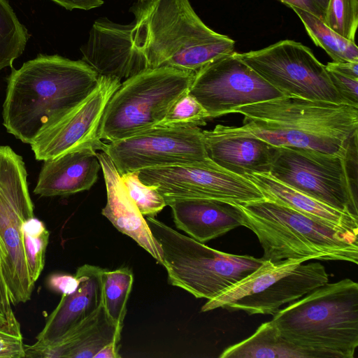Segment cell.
I'll use <instances>...</instances> for the list:
<instances>
[{
  "label": "cell",
  "instance_id": "obj_33",
  "mask_svg": "<svg viewBox=\"0 0 358 358\" xmlns=\"http://www.w3.org/2000/svg\"><path fill=\"white\" fill-rule=\"evenodd\" d=\"M292 8L306 11L324 22L330 0H278Z\"/></svg>",
  "mask_w": 358,
  "mask_h": 358
},
{
  "label": "cell",
  "instance_id": "obj_9",
  "mask_svg": "<svg viewBox=\"0 0 358 358\" xmlns=\"http://www.w3.org/2000/svg\"><path fill=\"white\" fill-rule=\"evenodd\" d=\"M34 204L22 157L7 145L0 146V241L3 257L0 269L10 303L31 299V281L24 255L23 225L34 217Z\"/></svg>",
  "mask_w": 358,
  "mask_h": 358
},
{
  "label": "cell",
  "instance_id": "obj_8",
  "mask_svg": "<svg viewBox=\"0 0 358 358\" xmlns=\"http://www.w3.org/2000/svg\"><path fill=\"white\" fill-rule=\"evenodd\" d=\"M304 259L266 260L251 274L218 296L208 300L201 312L216 308L243 310L249 315H274L329 282L325 267L320 263L303 264Z\"/></svg>",
  "mask_w": 358,
  "mask_h": 358
},
{
  "label": "cell",
  "instance_id": "obj_15",
  "mask_svg": "<svg viewBox=\"0 0 358 358\" xmlns=\"http://www.w3.org/2000/svg\"><path fill=\"white\" fill-rule=\"evenodd\" d=\"M120 81L100 76L96 88L81 103L30 144L35 158L45 161L85 148L101 151L104 143L99 137V127L106 106Z\"/></svg>",
  "mask_w": 358,
  "mask_h": 358
},
{
  "label": "cell",
  "instance_id": "obj_14",
  "mask_svg": "<svg viewBox=\"0 0 358 358\" xmlns=\"http://www.w3.org/2000/svg\"><path fill=\"white\" fill-rule=\"evenodd\" d=\"M188 93L205 108L209 118L231 113L238 106L284 96L243 62L236 52L196 71Z\"/></svg>",
  "mask_w": 358,
  "mask_h": 358
},
{
  "label": "cell",
  "instance_id": "obj_11",
  "mask_svg": "<svg viewBox=\"0 0 358 358\" xmlns=\"http://www.w3.org/2000/svg\"><path fill=\"white\" fill-rule=\"evenodd\" d=\"M236 56L284 96L347 104L325 66L301 43L282 40Z\"/></svg>",
  "mask_w": 358,
  "mask_h": 358
},
{
  "label": "cell",
  "instance_id": "obj_27",
  "mask_svg": "<svg viewBox=\"0 0 358 358\" xmlns=\"http://www.w3.org/2000/svg\"><path fill=\"white\" fill-rule=\"evenodd\" d=\"M49 236L50 233L45 224L34 216L29 218L24 223V250L29 275L34 284L44 267Z\"/></svg>",
  "mask_w": 358,
  "mask_h": 358
},
{
  "label": "cell",
  "instance_id": "obj_28",
  "mask_svg": "<svg viewBox=\"0 0 358 358\" xmlns=\"http://www.w3.org/2000/svg\"><path fill=\"white\" fill-rule=\"evenodd\" d=\"M120 176L131 198L143 215L155 217L167 206L155 186L146 185L139 179L138 171Z\"/></svg>",
  "mask_w": 358,
  "mask_h": 358
},
{
  "label": "cell",
  "instance_id": "obj_17",
  "mask_svg": "<svg viewBox=\"0 0 358 358\" xmlns=\"http://www.w3.org/2000/svg\"><path fill=\"white\" fill-rule=\"evenodd\" d=\"M106 187L107 202L101 210L113 225L135 241L159 264L163 263L162 250L139 211L110 157L97 152Z\"/></svg>",
  "mask_w": 358,
  "mask_h": 358
},
{
  "label": "cell",
  "instance_id": "obj_29",
  "mask_svg": "<svg viewBox=\"0 0 358 358\" xmlns=\"http://www.w3.org/2000/svg\"><path fill=\"white\" fill-rule=\"evenodd\" d=\"M324 23L342 37L355 41L358 0H330Z\"/></svg>",
  "mask_w": 358,
  "mask_h": 358
},
{
  "label": "cell",
  "instance_id": "obj_25",
  "mask_svg": "<svg viewBox=\"0 0 358 358\" xmlns=\"http://www.w3.org/2000/svg\"><path fill=\"white\" fill-rule=\"evenodd\" d=\"M101 278L102 304L105 311L108 317L122 329L134 282L133 273L127 268L113 271L103 268Z\"/></svg>",
  "mask_w": 358,
  "mask_h": 358
},
{
  "label": "cell",
  "instance_id": "obj_18",
  "mask_svg": "<svg viewBox=\"0 0 358 358\" xmlns=\"http://www.w3.org/2000/svg\"><path fill=\"white\" fill-rule=\"evenodd\" d=\"M103 270L90 264H84L77 269L75 274L78 280L77 289L71 294H62L43 329L36 336V341L47 343L59 338L99 309L102 305Z\"/></svg>",
  "mask_w": 358,
  "mask_h": 358
},
{
  "label": "cell",
  "instance_id": "obj_26",
  "mask_svg": "<svg viewBox=\"0 0 358 358\" xmlns=\"http://www.w3.org/2000/svg\"><path fill=\"white\" fill-rule=\"evenodd\" d=\"M28 39L27 29L8 0H0V71L12 67L14 60L22 54Z\"/></svg>",
  "mask_w": 358,
  "mask_h": 358
},
{
  "label": "cell",
  "instance_id": "obj_12",
  "mask_svg": "<svg viewBox=\"0 0 358 358\" xmlns=\"http://www.w3.org/2000/svg\"><path fill=\"white\" fill-rule=\"evenodd\" d=\"M101 151L120 175L169 166H213L203 130L196 125H157L130 137L104 143Z\"/></svg>",
  "mask_w": 358,
  "mask_h": 358
},
{
  "label": "cell",
  "instance_id": "obj_39",
  "mask_svg": "<svg viewBox=\"0 0 358 358\" xmlns=\"http://www.w3.org/2000/svg\"><path fill=\"white\" fill-rule=\"evenodd\" d=\"M2 257H3V251H2L1 243V241H0V262H1V260L2 259Z\"/></svg>",
  "mask_w": 358,
  "mask_h": 358
},
{
  "label": "cell",
  "instance_id": "obj_38",
  "mask_svg": "<svg viewBox=\"0 0 358 358\" xmlns=\"http://www.w3.org/2000/svg\"><path fill=\"white\" fill-rule=\"evenodd\" d=\"M119 340L113 341L106 345L94 357V358H120L121 356L118 353L117 343Z\"/></svg>",
  "mask_w": 358,
  "mask_h": 358
},
{
  "label": "cell",
  "instance_id": "obj_5",
  "mask_svg": "<svg viewBox=\"0 0 358 358\" xmlns=\"http://www.w3.org/2000/svg\"><path fill=\"white\" fill-rule=\"evenodd\" d=\"M233 203L241 213L242 226L258 238L265 260L304 259L358 264L357 237L268 199Z\"/></svg>",
  "mask_w": 358,
  "mask_h": 358
},
{
  "label": "cell",
  "instance_id": "obj_34",
  "mask_svg": "<svg viewBox=\"0 0 358 358\" xmlns=\"http://www.w3.org/2000/svg\"><path fill=\"white\" fill-rule=\"evenodd\" d=\"M48 284L50 289L62 294L73 293L78 287V280L75 275L53 274L50 276Z\"/></svg>",
  "mask_w": 358,
  "mask_h": 358
},
{
  "label": "cell",
  "instance_id": "obj_20",
  "mask_svg": "<svg viewBox=\"0 0 358 358\" xmlns=\"http://www.w3.org/2000/svg\"><path fill=\"white\" fill-rule=\"evenodd\" d=\"M206 149L217 165L235 174L269 173L274 147L259 138L203 130Z\"/></svg>",
  "mask_w": 358,
  "mask_h": 358
},
{
  "label": "cell",
  "instance_id": "obj_19",
  "mask_svg": "<svg viewBox=\"0 0 358 358\" xmlns=\"http://www.w3.org/2000/svg\"><path fill=\"white\" fill-rule=\"evenodd\" d=\"M34 192L41 196H68L96 182L101 164L97 151L85 148L43 161Z\"/></svg>",
  "mask_w": 358,
  "mask_h": 358
},
{
  "label": "cell",
  "instance_id": "obj_35",
  "mask_svg": "<svg viewBox=\"0 0 358 358\" xmlns=\"http://www.w3.org/2000/svg\"><path fill=\"white\" fill-rule=\"evenodd\" d=\"M327 71L358 79V62H332L325 66Z\"/></svg>",
  "mask_w": 358,
  "mask_h": 358
},
{
  "label": "cell",
  "instance_id": "obj_37",
  "mask_svg": "<svg viewBox=\"0 0 358 358\" xmlns=\"http://www.w3.org/2000/svg\"><path fill=\"white\" fill-rule=\"evenodd\" d=\"M0 313L8 318L15 317L8 297V289L0 269Z\"/></svg>",
  "mask_w": 358,
  "mask_h": 358
},
{
  "label": "cell",
  "instance_id": "obj_2",
  "mask_svg": "<svg viewBox=\"0 0 358 358\" xmlns=\"http://www.w3.org/2000/svg\"><path fill=\"white\" fill-rule=\"evenodd\" d=\"M231 113L243 115L241 127L217 124L214 129L276 148L347 155L357 147L358 108L351 105L284 96L238 106Z\"/></svg>",
  "mask_w": 358,
  "mask_h": 358
},
{
  "label": "cell",
  "instance_id": "obj_7",
  "mask_svg": "<svg viewBox=\"0 0 358 358\" xmlns=\"http://www.w3.org/2000/svg\"><path fill=\"white\" fill-rule=\"evenodd\" d=\"M195 72L170 66L147 69L123 83L109 99L99 127L108 142L159 125L173 105L189 91Z\"/></svg>",
  "mask_w": 358,
  "mask_h": 358
},
{
  "label": "cell",
  "instance_id": "obj_32",
  "mask_svg": "<svg viewBox=\"0 0 358 358\" xmlns=\"http://www.w3.org/2000/svg\"><path fill=\"white\" fill-rule=\"evenodd\" d=\"M327 71L334 86L345 102L358 108V79Z\"/></svg>",
  "mask_w": 358,
  "mask_h": 358
},
{
  "label": "cell",
  "instance_id": "obj_1",
  "mask_svg": "<svg viewBox=\"0 0 358 358\" xmlns=\"http://www.w3.org/2000/svg\"><path fill=\"white\" fill-rule=\"evenodd\" d=\"M100 76L83 60L38 55L13 69L7 79L3 124L31 144L74 110L97 87Z\"/></svg>",
  "mask_w": 358,
  "mask_h": 358
},
{
  "label": "cell",
  "instance_id": "obj_30",
  "mask_svg": "<svg viewBox=\"0 0 358 358\" xmlns=\"http://www.w3.org/2000/svg\"><path fill=\"white\" fill-rule=\"evenodd\" d=\"M208 113L191 94L185 93L173 105L159 125H205Z\"/></svg>",
  "mask_w": 358,
  "mask_h": 358
},
{
  "label": "cell",
  "instance_id": "obj_22",
  "mask_svg": "<svg viewBox=\"0 0 358 358\" xmlns=\"http://www.w3.org/2000/svg\"><path fill=\"white\" fill-rule=\"evenodd\" d=\"M262 193L265 199L290 207L352 236L358 235V216L338 210L282 182L270 173L244 176Z\"/></svg>",
  "mask_w": 358,
  "mask_h": 358
},
{
  "label": "cell",
  "instance_id": "obj_23",
  "mask_svg": "<svg viewBox=\"0 0 358 358\" xmlns=\"http://www.w3.org/2000/svg\"><path fill=\"white\" fill-rule=\"evenodd\" d=\"M221 358H310L287 341L271 320L262 323L248 338L226 348Z\"/></svg>",
  "mask_w": 358,
  "mask_h": 358
},
{
  "label": "cell",
  "instance_id": "obj_3",
  "mask_svg": "<svg viewBox=\"0 0 358 358\" xmlns=\"http://www.w3.org/2000/svg\"><path fill=\"white\" fill-rule=\"evenodd\" d=\"M134 14L129 24L131 45L148 69L170 66L196 72L236 52L235 41L206 25L189 0H146Z\"/></svg>",
  "mask_w": 358,
  "mask_h": 358
},
{
  "label": "cell",
  "instance_id": "obj_31",
  "mask_svg": "<svg viewBox=\"0 0 358 358\" xmlns=\"http://www.w3.org/2000/svg\"><path fill=\"white\" fill-rule=\"evenodd\" d=\"M22 357H25L24 344L18 320L0 313V358Z\"/></svg>",
  "mask_w": 358,
  "mask_h": 358
},
{
  "label": "cell",
  "instance_id": "obj_10",
  "mask_svg": "<svg viewBox=\"0 0 358 358\" xmlns=\"http://www.w3.org/2000/svg\"><path fill=\"white\" fill-rule=\"evenodd\" d=\"M353 150L343 155L294 147H274L269 173L305 194L358 216L350 168Z\"/></svg>",
  "mask_w": 358,
  "mask_h": 358
},
{
  "label": "cell",
  "instance_id": "obj_36",
  "mask_svg": "<svg viewBox=\"0 0 358 358\" xmlns=\"http://www.w3.org/2000/svg\"><path fill=\"white\" fill-rule=\"evenodd\" d=\"M67 10L81 9L88 10L101 6L103 0H51Z\"/></svg>",
  "mask_w": 358,
  "mask_h": 358
},
{
  "label": "cell",
  "instance_id": "obj_16",
  "mask_svg": "<svg viewBox=\"0 0 358 358\" xmlns=\"http://www.w3.org/2000/svg\"><path fill=\"white\" fill-rule=\"evenodd\" d=\"M129 24L106 19L96 21L81 48L82 60L99 76L126 80L147 69L142 56L131 45Z\"/></svg>",
  "mask_w": 358,
  "mask_h": 358
},
{
  "label": "cell",
  "instance_id": "obj_13",
  "mask_svg": "<svg viewBox=\"0 0 358 358\" xmlns=\"http://www.w3.org/2000/svg\"><path fill=\"white\" fill-rule=\"evenodd\" d=\"M145 184L155 186L166 205L177 200L210 199L247 203L264 199L246 178L220 166H169L138 171Z\"/></svg>",
  "mask_w": 358,
  "mask_h": 358
},
{
  "label": "cell",
  "instance_id": "obj_4",
  "mask_svg": "<svg viewBox=\"0 0 358 358\" xmlns=\"http://www.w3.org/2000/svg\"><path fill=\"white\" fill-rule=\"evenodd\" d=\"M280 335L310 358H353L358 346V284L327 283L280 309Z\"/></svg>",
  "mask_w": 358,
  "mask_h": 358
},
{
  "label": "cell",
  "instance_id": "obj_21",
  "mask_svg": "<svg viewBox=\"0 0 358 358\" xmlns=\"http://www.w3.org/2000/svg\"><path fill=\"white\" fill-rule=\"evenodd\" d=\"M176 227L189 237L204 243L242 226V215L233 203L210 199L172 201Z\"/></svg>",
  "mask_w": 358,
  "mask_h": 358
},
{
  "label": "cell",
  "instance_id": "obj_24",
  "mask_svg": "<svg viewBox=\"0 0 358 358\" xmlns=\"http://www.w3.org/2000/svg\"><path fill=\"white\" fill-rule=\"evenodd\" d=\"M291 8L314 43L322 48L333 62H358V47L355 41L342 37L313 15L295 7Z\"/></svg>",
  "mask_w": 358,
  "mask_h": 358
},
{
  "label": "cell",
  "instance_id": "obj_6",
  "mask_svg": "<svg viewBox=\"0 0 358 358\" xmlns=\"http://www.w3.org/2000/svg\"><path fill=\"white\" fill-rule=\"evenodd\" d=\"M146 222L162 248L169 283L197 299H215L266 261L215 250L152 216Z\"/></svg>",
  "mask_w": 358,
  "mask_h": 358
}]
</instances>
